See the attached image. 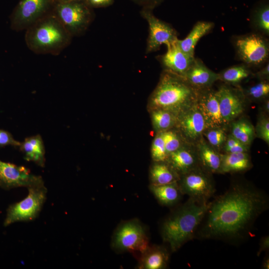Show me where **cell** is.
<instances>
[{
  "mask_svg": "<svg viewBox=\"0 0 269 269\" xmlns=\"http://www.w3.org/2000/svg\"><path fill=\"white\" fill-rule=\"evenodd\" d=\"M42 185H44L42 178L31 173L26 167L0 160L1 188L10 189L19 187L28 188Z\"/></svg>",
  "mask_w": 269,
  "mask_h": 269,
  "instance_id": "cell-13",
  "label": "cell"
},
{
  "mask_svg": "<svg viewBox=\"0 0 269 269\" xmlns=\"http://www.w3.org/2000/svg\"><path fill=\"white\" fill-rule=\"evenodd\" d=\"M183 77L198 90L211 88L216 81L219 80V74L209 69L198 58H195Z\"/></svg>",
  "mask_w": 269,
  "mask_h": 269,
  "instance_id": "cell-17",
  "label": "cell"
},
{
  "mask_svg": "<svg viewBox=\"0 0 269 269\" xmlns=\"http://www.w3.org/2000/svg\"><path fill=\"white\" fill-rule=\"evenodd\" d=\"M269 112V101L268 98L265 100L263 105V113L267 114Z\"/></svg>",
  "mask_w": 269,
  "mask_h": 269,
  "instance_id": "cell-42",
  "label": "cell"
},
{
  "mask_svg": "<svg viewBox=\"0 0 269 269\" xmlns=\"http://www.w3.org/2000/svg\"><path fill=\"white\" fill-rule=\"evenodd\" d=\"M203 135L208 143L219 152L222 149L227 136L223 128H206Z\"/></svg>",
  "mask_w": 269,
  "mask_h": 269,
  "instance_id": "cell-30",
  "label": "cell"
},
{
  "mask_svg": "<svg viewBox=\"0 0 269 269\" xmlns=\"http://www.w3.org/2000/svg\"><path fill=\"white\" fill-rule=\"evenodd\" d=\"M252 21L259 33L265 36L269 35V5L268 2H262L254 10Z\"/></svg>",
  "mask_w": 269,
  "mask_h": 269,
  "instance_id": "cell-28",
  "label": "cell"
},
{
  "mask_svg": "<svg viewBox=\"0 0 269 269\" xmlns=\"http://www.w3.org/2000/svg\"><path fill=\"white\" fill-rule=\"evenodd\" d=\"M250 146L245 145L231 134L227 136L222 149L225 153L248 152Z\"/></svg>",
  "mask_w": 269,
  "mask_h": 269,
  "instance_id": "cell-35",
  "label": "cell"
},
{
  "mask_svg": "<svg viewBox=\"0 0 269 269\" xmlns=\"http://www.w3.org/2000/svg\"><path fill=\"white\" fill-rule=\"evenodd\" d=\"M21 142L16 140L8 132L0 130V146L11 145L19 146Z\"/></svg>",
  "mask_w": 269,
  "mask_h": 269,
  "instance_id": "cell-36",
  "label": "cell"
},
{
  "mask_svg": "<svg viewBox=\"0 0 269 269\" xmlns=\"http://www.w3.org/2000/svg\"><path fill=\"white\" fill-rule=\"evenodd\" d=\"M214 26V23L199 21L193 26L190 32L183 39H177L176 43L185 53L194 56L195 48L199 40L210 32Z\"/></svg>",
  "mask_w": 269,
  "mask_h": 269,
  "instance_id": "cell-22",
  "label": "cell"
},
{
  "mask_svg": "<svg viewBox=\"0 0 269 269\" xmlns=\"http://www.w3.org/2000/svg\"><path fill=\"white\" fill-rule=\"evenodd\" d=\"M166 47V52L158 57L159 62L165 70L184 76L193 62L195 56L188 55L182 51L177 45L176 41Z\"/></svg>",
  "mask_w": 269,
  "mask_h": 269,
  "instance_id": "cell-16",
  "label": "cell"
},
{
  "mask_svg": "<svg viewBox=\"0 0 269 269\" xmlns=\"http://www.w3.org/2000/svg\"><path fill=\"white\" fill-rule=\"evenodd\" d=\"M19 147L26 160L33 161L40 167L44 166L45 148L42 138L39 134L25 138Z\"/></svg>",
  "mask_w": 269,
  "mask_h": 269,
  "instance_id": "cell-23",
  "label": "cell"
},
{
  "mask_svg": "<svg viewBox=\"0 0 269 269\" xmlns=\"http://www.w3.org/2000/svg\"><path fill=\"white\" fill-rule=\"evenodd\" d=\"M183 146L170 153L167 161L180 175L200 166L196 148Z\"/></svg>",
  "mask_w": 269,
  "mask_h": 269,
  "instance_id": "cell-18",
  "label": "cell"
},
{
  "mask_svg": "<svg viewBox=\"0 0 269 269\" xmlns=\"http://www.w3.org/2000/svg\"><path fill=\"white\" fill-rule=\"evenodd\" d=\"M209 203L210 201L201 203L189 198L164 220L161 227V235L172 252L177 251L195 237Z\"/></svg>",
  "mask_w": 269,
  "mask_h": 269,
  "instance_id": "cell-2",
  "label": "cell"
},
{
  "mask_svg": "<svg viewBox=\"0 0 269 269\" xmlns=\"http://www.w3.org/2000/svg\"><path fill=\"white\" fill-rule=\"evenodd\" d=\"M255 76L260 81H269V63L268 61L265 67L255 74Z\"/></svg>",
  "mask_w": 269,
  "mask_h": 269,
  "instance_id": "cell-39",
  "label": "cell"
},
{
  "mask_svg": "<svg viewBox=\"0 0 269 269\" xmlns=\"http://www.w3.org/2000/svg\"><path fill=\"white\" fill-rule=\"evenodd\" d=\"M263 114L258 118L255 127L256 136L269 143V119L267 114Z\"/></svg>",
  "mask_w": 269,
  "mask_h": 269,
  "instance_id": "cell-34",
  "label": "cell"
},
{
  "mask_svg": "<svg viewBox=\"0 0 269 269\" xmlns=\"http://www.w3.org/2000/svg\"><path fill=\"white\" fill-rule=\"evenodd\" d=\"M149 246L145 229L136 219L121 223L112 237V247L119 253L129 252L139 257Z\"/></svg>",
  "mask_w": 269,
  "mask_h": 269,
  "instance_id": "cell-6",
  "label": "cell"
},
{
  "mask_svg": "<svg viewBox=\"0 0 269 269\" xmlns=\"http://www.w3.org/2000/svg\"><path fill=\"white\" fill-rule=\"evenodd\" d=\"M135 3L145 8L153 10L160 5L164 0H131Z\"/></svg>",
  "mask_w": 269,
  "mask_h": 269,
  "instance_id": "cell-37",
  "label": "cell"
},
{
  "mask_svg": "<svg viewBox=\"0 0 269 269\" xmlns=\"http://www.w3.org/2000/svg\"><path fill=\"white\" fill-rule=\"evenodd\" d=\"M269 236L263 237L259 242V249L257 252V256H260L263 252L269 251Z\"/></svg>",
  "mask_w": 269,
  "mask_h": 269,
  "instance_id": "cell-40",
  "label": "cell"
},
{
  "mask_svg": "<svg viewBox=\"0 0 269 269\" xmlns=\"http://www.w3.org/2000/svg\"><path fill=\"white\" fill-rule=\"evenodd\" d=\"M197 106L205 121L206 129L226 126L221 113L216 90L211 88L199 90Z\"/></svg>",
  "mask_w": 269,
  "mask_h": 269,
  "instance_id": "cell-15",
  "label": "cell"
},
{
  "mask_svg": "<svg viewBox=\"0 0 269 269\" xmlns=\"http://www.w3.org/2000/svg\"><path fill=\"white\" fill-rule=\"evenodd\" d=\"M140 14L148 25L146 54L159 50L162 44L169 46L178 39L176 30L169 23L156 17L153 10L142 8Z\"/></svg>",
  "mask_w": 269,
  "mask_h": 269,
  "instance_id": "cell-10",
  "label": "cell"
},
{
  "mask_svg": "<svg viewBox=\"0 0 269 269\" xmlns=\"http://www.w3.org/2000/svg\"><path fill=\"white\" fill-rule=\"evenodd\" d=\"M200 166L208 172L219 173L221 165V153L202 137L196 144Z\"/></svg>",
  "mask_w": 269,
  "mask_h": 269,
  "instance_id": "cell-20",
  "label": "cell"
},
{
  "mask_svg": "<svg viewBox=\"0 0 269 269\" xmlns=\"http://www.w3.org/2000/svg\"><path fill=\"white\" fill-rule=\"evenodd\" d=\"M176 123L189 144L194 145L203 137L206 125L197 104L178 116Z\"/></svg>",
  "mask_w": 269,
  "mask_h": 269,
  "instance_id": "cell-14",
  "label": "cell"
},
{
  "mask_svg": "<svg viewBox=\"0 0 269 269\" xmlns=\"http://www.w3.org/2000/svg\"><path fill=\"white\" fill-rule=\"evenodd\" d=\"M151 117L154 127L160 132L169 130L176 123L177 116L166 110H153Z\"/></svg>",
  "mask_w": 269,
  "mask_h": 269,
  "instance_id": "cell-29",
  "label": "cell"
},
{
  "mask_svg": "<svg viewBox=\"0 0 269 269\" xmlns=\"http://www.w3.org/2000/svg\"><path fill=\"white\" fill-rule=\"evenodd\" d=\"M252 167L248 152L221 153V165L219 173L243 172Z\"/></svg>",
  "mask_w": 269,
  "mask_h": 269,
  "instance_id": "cell-21",
  "label": "cell"
},
{
  "mask_svg": "<svg viewBox=\"0 0 269 269\" xmlns=\"http://www.w3.org/2000/svg\"><path fill=\"white\" fill-rule=\"evenodd\" d=\"M149 188L158 202L164 206L175 205L183 195L177 182L159 185L150 184Z\"/></svg>",
  "mask_w": 269,
  "mask_h": 269,
  "instance_id": "cell-24",
  "label": "cell"
},
{
  "mask_svg": "<svg viewBox=\"0 0 269 269\" xmlns=\"http://www.w3.org/2000/svg\"><path fill=\"white\" fill-rule=\"evenodd\" d=\"M27 189L28 194L24 199L7 209L3 223L5 227L16 222L33 220L41 211L46 199V188L42 185Z\"/></svg>",
  "mask_w": 269,
  "mask_h": 269,
  "instance_id": "cell-7",
  "label": "cell"
},
{
  "mask_svg": "<svg viewBox=\"0 0 269 269\" xmlns=\"http://www.w3.org/2000/svg\"><path fill=\"white\" fill-rule=\"evenodd\" d=\"M53 14L72 37L84 33L94 19L85 0L57 2Z\"/></svg>",
  "mask_w": 269,
  "mask_h": 269,
  "instance_id": "cell-5",
  "label": "cell"
},
{
  "mask_svg": "<svg viewBox=\"0 0 269 269\" xmlns=\"http://www.w3.org/2000/svg\"><path fill=\"white\" fill-rule=\"evenodd\" d=\"M243 91L247 99L252 101L266 100L269 95V81H260L257 84Z\"/></svg>",
  "mask_w": 269,
  "mask_h": 269,
  "instance_id": "cell-31",
  "label": "cell"
},
{
  "mask_svg": "<svg viewBox=\"0 0 269 269\" xmlns=\"http://www.w3.org/2000/svg\"><path fill=\"white\" fill-rule=\"evenodd\" d=\"M180 177L167 161H154L149 171L151 185H163L177 182Z\"/></svg>",
  "mask_w": 269,
  "mask_h": 269,
  "instance_id": "cell-25",
  "label": "cell"
},
{
  "mask_svg": "<svg viewBox=\"0 0 269 269\" xmlns=\"http://www.w3.org/2000/svg\"><path fill=\"white\" fill-rule=\"evenodd\" d=\"M26 30V45L37 54H59L72 37L53 13L45 15Z\"/></svg>",
  "mask_w": 269,
  "mask_h": 269,
  "instance_id": "cell-4",
  "label": "cell"
},
{
  "mask_svg": "<svg viewBox=\"0 0 269 269\" xmlns=\"http://www.w3.org/2000/svg\"><path fill=\"white\" fill-rule=\"evenodd\" d=\"M230 124L231 134L243 144L250 146L256 136L255 127L250 120L241 118Z\"/></svg>",
  "mask_w": 269,
  "mask_h": 269,
  "instance_id": "cell-26",
  "label": "cell"
},
{
  "mask_svg": "<svg viewBox=\"0 0 269 269\" xmlns=\"http://www.w3.org/2000/svg\"><path fill=\"white\" fill-rule=\"evenodd\" d=\"M218 74L219 80L228 85L238 86L243 80L249 78L252 72L249 67L241 64L228 68Z\"/></svg>",
  "mask_w": 269,
  "mask_h": 269,
  "instance_id": "cell-27",
  "label": "cell"
},
{
  "mask_svg": "<svg viewBox=\"0 0 269 269\" xmlns=\"http://www.w3.org/2000/svg\"><path fill=\"white\" fill-rule=\"evenodd\" d=\"M73 0H56L57 2H66V1H73Z\"/></svg>",
  "mask_w": 269,
  "mask_h": 269,
  "instance_id": "cell-43",
  "label": "cell"
},
{
  "mask_svg": "<svg viewBox=\"0 0 269 269\" xmlns=\"http://www.w3.org/2000/svg\"><path fill=\"white\" fill-rule=\"evenodd\" d=\"M52 0H20L11 17V27L17 31L27 29L45 16Z\"/></svg>",
  "mask_w": 269,
  "mask_h": 269,
  "instance_id": "cell-12",
  "label": "cell"
},
{
  "mask_svg": "<svg viewBox=\"0 0 269 269\" xmlns=\"http://www.w3.org/2000/svg\"><path fill=\"white\" fill-rule=\"evenodd\" d=\"M216 94L226 125L239 117L244 112L246 98L242 89L227 84L220 86Z\"/></svg>",
  "mask_w": 269,
  "mask_h": 269,
  "instance_id": "cell-11",
  "label": "cell"
},
{
  "mask_svg": "<svg viewBox=\"0 0 269 269\" xmlns=\"http://www.w3.org/2000/svg\"><path fill=\"white\" fill-rule=\"evenodd\" d=\"M269 204L262 190L247 183H234L210 201L195 237L230 241L243 239Z\"/></svg>",
  "mask_w": 269,
  "mask_h": 269,
  "instance_id": "cell-1",
  "label": "cell"
},
{
  "mask_svg": "<svg viewBox=\"0 0 269 269\" xmlns=\"http://www.w3.org/2000/svg\"><path fill=\"white\" fill-rule=\"evenodd\" d=\"M151 156L154 161H166L168 154L166 152L164 143L159 132L154 138L151 145Z\"/></svg>",
  "mask_w": 269,
  "mask_h": 269,
  "instance_id": "cell-33",
  "label": "cell"
},
{
  "mask_svg": "<svg viewBox=\"0 0 269 269\" xmlns=\"http://www.w3.org/2000/svg\"><path fill=\"white\" fill-rule=\"evenodd\" d=\"M262 269H269V257L268 255L265 256L263 262L262 263Z\"/></svg>",
  "mask_w": 269,
  "mask_h": 269,
  "instance_id": "cell-41",
  "label": "cell"
},
{
  "mask_svg": "<svg viewBox=\"0 0 269 269\" xmlns=\"http://www.w3.org/2000/svg\"><path fill=\"white\" fill-rule=\"evenodd\" d=\"M88 5L92 8L106 7L112 5L114 0H85Z\"/></svg>",
  "mask_w": 269,
  "mask_h": 269,
  "instance_id": "cell-38",
  "label": "cell"
},
{
  "mask_svg": "<svg viewBox=\"0 0 269 269\" xmlns=\"http://www.w3.org/2000/svg\"><path fill=\"white\" fill-rule=\"evenodd\" d=\"M199 90L183 76L164 70L150 97L153 110L169 111L177 117L197 104Z\"/></svg>",
  "mask_w": 269,
  "mask_h": 269,
  "instance_id": "cell-3",
  "label": "cell"
},
{
  "mask_svg": "<svg viewBox=\"0 0 269 269\" xmlns=\"http://www.w3.org/2000/svg\"><path fill=\"white\" fill-rule=\"evenodd\" d=\"M183 195L201 203H207L216 189L211 174L199 166L180 176L177 181Z\"/></svg>",
  "mask_w": 269,
  "mask_h": 269,
  "instance_id": "cell-8",
  "label": "cell"
},
{
  "mask_svg": "<svg viewBox=\"0 0 269 269\" xmlns=\"http://www.w3.org/2000/svg\"><path fill=\"white\" fill-rule=\"evenodd\" d=\"M160 133L168 155L183 146L180 138L173 131L169 129Z\"/></svg>",
  "mask_w": 269,
  "mask_h": 269,
  "instance_id": "cell-32",
  "label": "cell"
},
{
  "mask_svg": "<svg viewBox=\"0 0 269 269\" xmlns=\"http://www.w3.org/2000/svg\"><path fill=\"white\" fill-rule=\"evenodd\" d=\"M169 254L162 246H149L139 257L138 268L141 269H163L168 264Z\"/></svg>",
  "mask_w": 269,
  "mask_h": 269,
  "instance_id": "cell-19",
  "label": "cell"
},
{
  "mask_svg": "<svg viewBox=\"0 0 269 269\" xmlns=\"http://www.w3.org/2000/svg\"><path fill=\"white\" fill-rule=\"evenodd\" d=\"M234 46L240 59L249 67L262 65L269 58V41L259 33L237 37Z\"/></svg>",
  "mask_w": 269,
  "mask_h": 269,
  "instance_id": "cell-9",
  "label": "cell"
}]
</instances>
